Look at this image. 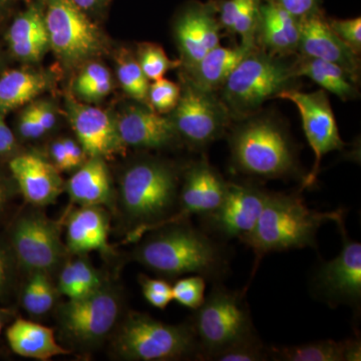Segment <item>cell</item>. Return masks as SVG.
Masks as SVG:
<instances>
[{
  "label": "cell",
  "instance_id": "cell-37",
  "mask_svg": "<svg viewBox=\"0 0 361 361\" xmlns=\"http://www.w3.org/2000/svg\"><path fill=\"white\" fill-rule=\"evenodd\" d=\"M20 273L6 235L0 234V302H6L13 296Z\"/></svg>",
  "mask_w": 361,
  "mask_h": 361
},
{
  "label": "cell",
  "instance_id": "cell-48",
  "mask_svg": "<svg viewBox=\"0 0 361 361\" xmlns=\"http://www.w3.org/2000/svg\"><path fill=\"white\" fill-rule=\"evenodd\" d=\"M82 11H96L108 4L109 0H71Z\"/></svg>",
  "mask_w": 361,
  "mask_h": 361
},
{
  "label": "cell",
  "instance_id": "cell-47",
  "mask_svg": "<svg viewBox=\"0 0 361 361\" xmlns=\"http://www.w3.org/2000/svg\"><path fill=\"white\" fill-rule=\"evenodd\" d=\"M13 197V192L11 186L0 177V221L4 219L7 211H8Z\"/></svg>",
  "mask_w": 361,
  "mask_h": 361
},
{
  "label": "cell",
  "instance_id": "cell-23",
  "mask_svg": "<svg viewBox=\"0 0 361 361\" xmlns=\"http://www.w3.org/2000/svg\"><path fill=\"white\" fill-rule=\"evenodd\" d=\"M6 336L11 350L23 357L45 361L71 353L58 343L54 329L23 318L7 327Z\"/></svg>",
  "mask_w": 361,
  "mask_h": 361
},
{
  "label": "cell",
  "instance_id": "cell-29",
  "mask_svg": "<svg viewBox=\"0 0 361 361\" xmlns=\"http://www.w3.org/2000/svg\"><path fill=\"white\" fill-rule=\"evenodd\" d=\"M59 271L56 288L68 299L89 295L106 282L85 255H75V258L66 260Z\"/></svg>",
  "mask_w": 361,
  "mask_h": 361
},
{
  "label": "cell",
  "instance_id": "cell-10",
  "mask_svg": "<svg viewBox=\"0 0 361 361\" xmlns=\"http://www.w3.org/2000/svg\"><path fill=\"white\" fill-rule=\"evenodd\" d=\"M49 45L59 58L75 63L99 54L103 37L99 27L71 0H44Z\"/></svg>",
  "mask_w": 361,
  "mask_h": 361
},
{
  "label": "cell",
  "instance_id": "cell-32",
  "mask_svg": "<svg viewBox=\"0 0 361 361\" xmlns=\"http://www.w3.org/2000/svg\"><path fill=\"white\" fill-rule=\"evenodd\" d=\"M25 275L20 290L21 306L28 314L35 317L47 315L56 307L59 294L51 275L44 272H32Z\"/></svg>",
  "mask_w": 361,
  "mask_h": 361
},
{
  "label": "cell",
  "instance_id": "cell-49",
  "mask_svg": "<svg viewBox=\"0 0 361 361\" xmlns=\"http://www.w3.org/2000/svg\"><path fill=\"white\" fill-rule=\"evenodd\" d=\"M9 316H11V313H9L8 310L0 307V336H1L2 330H4V326H6Z\"/></svg>",
  "mask_w": 361,
  "mask_h": 361
},
{
  "label": "cell",
  "instance_id": "cell-40",
  "mask_svg": "<svg viewBox=\"0 0 361 361\" xmlns=\"http://www.w3.org/2000/svg\"><path fill=\"white\" fill-rule=\"evenodd\" d=\"M139 282L142 295L154 307L163 310L173 301L172 286L166 280L154 279L141 274Z\"/></svg>",
  "mask_w": 361,
  "mask_h": 361
},
{
  "label": "cell",
  "instance_id": "cell-38",
  "mask_svg": "<svg viewBox=\"0 0 361 361\" xmlns=\"http://www.w3.org/2000/svg\"><path fill=\"white\" fill-rule=\"evenodd\" d=\"M180 96L179 85L166 78H159L154 80L153 84L149 85L148 104L156 113L165 115L174 110L179 102Z\"/></svg>",
  "mask_w": 361,
  "mask_h": 361
},
{
  "label": "cell",
  "instance_id": "cell-16",
  "mask_svg": "<svg viewBox=\"0 0 361 361\" xmlns=\"http://www.w3.org/2000/svg\"><path fill=\"white\" fill-rule=\"evenodd\" d=\"M227 185V180L206 157L195 161L185 172L177 212L166 224L183 222L193 215L202 217L213 212L224 198Z\"/></svg>",
  "mask_w": 361,
  "mask_h": 361
},
{
  "label": "cell",
  "instance_id": "cell-2",
  "mask_svg": "<svg viewBox=\"0 0 361 361\" xmlns=\"http://www.w3.org/2000/svg\"><path fill=\"white\" fill-rule=\"evenodd\" d=\"M179 178L172 166L159 160L135 161L123 172L118 206L129 227L130 241L166 224L178 210Z\"/></svg>",
  "mask_w": 361,
  "mask_h": 361
},
{
  "label": "cell",
  "instance_id": "cell-19",
  "mask_svg": "<svg viewBox=\"0 0 361 361\" xmlns=\"http://www.w3.org/2000/svg\"><path fill=\"white\" fill-rule=\"evenodd\" d=\"M70 121L78 142L87 156L110 159L123 149L116 123L111 116L94 106L73 103Z\"/></svg>",
  "mask_w": 361,
  "mask_h": 361
},
{
  "label": "cell",
  "instance_id": "cell-12",
  "mask_svg": "<svg viewBox=\"0 0 361 361\" xmlns=\"http://www.w3.org/2000/svg\"><path fill=\"white\" fill-rule=\"evenodd\" d=\"M342 237L341 253L322 263L312 280L318 298L331 307L348 304L360 307L361 301V244L348 237L343 216L336 221Z\"/></svg>",
  "mask_w": 361,
  "mask_h": 361
},
{
  "label": "cell",
  "instance_id": "cell-24",
  "mask_svg": "<svg viewBox=\"0 0 361 361\" xmlns=\"http://www.w3.org/2000/svg\"><path fill=\"white\" fill-rule=\"evenodd\" d=\"M71 202L80 206H113V189L103 158L90 157L66 185Z\"/></svg>",
  "mask_w": 361,
  "mask_h": 361
},
{
  "label": "cell",
  "instance_id": "cell-46",
  "mask_svg": "<svg viewBox=\"0 0 361 361\" xmlns=\"http://www.w3.org/2000/svg\"><path fill=\"white\" fill-rule=\"evenodd\" d=\"M32 106L40 127L44 134H47L56 125V116H54V111L51 110L49 104L45 103L33 104Z\"/></svg>",
  "mask_w": 361,
  "mask_h": 361
},
{
  "label": "cell",
  "instance_id": "cell-15",
  "mask_svg": "<svg viewBox=\"0 0 361 361\" xmlns=\"http://www.w3.org/2000/svg\"><path fill=\"white\" fill-rule=\"evenodd\" d=\"M221 27L215 2H188L177 16L174 26L180 63L193 68L209 51L220 44Z\"/></svg>",
  "mask_w": 361,
  "mask_h": 361
},
{
  "label": "cell",
  "instance_id": "cell-25",
  "mask_svg": "<svg viewBox=\"0 0 361 361\" xmlns=\"http://www.w3.org/2000/svg\"><path fill=\"white\" fill-rule=\"evenodd\" d=\"M254 49L241 44L233 47L219 44L187 71L188 82L206 92L218 94L230 73Z\"/></svg>",
  "mask_w": 361,
  "mask_h": 361
},
{
  "label": "cell",
  "instance_id": "cell-17",
  "mask_svg": "<svg viewBox=\"0 0 361 361\" xmlns=\"http://www.w3.org/2000/svg\"><path fill=\"white\" fill-rule=\"evenodd\" d=\"M298 56L336 63L360 82V56L337 37L323 11L299 20Z\"/></svg>",
  "mask_w": 361,
  "mask_h": 361
},
{
  "label": "cell",
  "instance_id": "cell-6",
  "mask_svg": "<svg viewBox=\"0 0 361 361\" xmlns=\"http://www.w3.org/2000/svg\"><path fill=\"white\" fill-rule=\"evenodd\" d=\"M116 357L130 361H167L196 357L199 346L190 324H167L141 312L121 318L111 336Z\"/></svg>",
  "mask_w": 361,
  "mask_h": 361
},
{
  "label": "cell",
  "instance_id": "cell-34",
  "mask_svg": "<svg viewBox=\"0 0 361 361\" xmlns=\"http://www.w3.org/2000/svg\"><path fill=\"white\" fill-rule=\"evenodd\" d=\"M118 78L123 90L140 103H148L149 80L142 73L139 61L122 56L118 63Z\"/></svg>",
  "mask_w": 361,
  "mask_h": 361
},
{
  "label": "cell",
  "instance_id": "cell-4",
  "mask_svg": "<svg viewBox=\"0 0 361 361\" xmlns=\"http://www.w3.org/2000/svg\"><path fill=\"white\" fill-rule=\"evenodd\" d=\"M288 59L256 47L240 61L218 92L232 120L255 115L265 102L296 89L295 61Z\"/></svg>",
  "mask_w": 361,
  "mask_h": 361
},
{
  "label": "cell",
  "instance_id": "cell-11",
  "mask_svg": "<svg viewBox=\"0 0 361 361\" xmlns=\"http://www.w3.org/2000/svg\"><path fill=\"white\" fill-rule=\"evenodd\" d=\"M172 113L178 135L197 149L222 137L232 120L217 92L199 89L188 80Z\"/></svg>",
  "mask_w": 361,
  "mask_h": 361
},
{
  "label": "cell",
  "instance_id": "cell-18",
  "mask_svg": "<svg viewBox=\"0 0 361 361\" xmlns=\"http://www.w3.org/2000/svg\"><path fill=\"white\" fill-rule=\"evenodd\" d=\"M8 167L18 191L30 206L51 205L63 192V183L58 169L42 157L35 154L13 156Z\"/></svg>",
  "mask_w": 361,
  "mask_h": 361
},
{
  "label": "cell",
  "instance_id": "cell-44",
  "mask_svg": "<svg viewBox=\"0 0 361 361\" xmlns=\"http://www.w3.org/2000/svg\"><path fill=\"white\" fill-rule=\"evenodd\" d=\"M16 149V137L4 122L0 113V158H6L13 155Z\"/></svg>",
  "mask_w": 361,
  "mask_h": 361
},
{
  "label": "cell",
  "instance_id": "cell-28",
  "mask_svg": "<svg viewBox=\"0 0 361 361\" xmlns=\"http://www.w3.org/2000/svg\"><path fill=\"white\" fill-rule=\"evenodd\" d=\"M221 27L231 35H239L241 44L256 47L257 28L262 0H214Z\"/></svg>",
  "mask_w": 361,
  "mask_h": 361
},
{
  "label": "cell",
  "instance_id": "cell-50",
  "mask_svg": "<svg viewBox=\"0 0 361 361\" xmlns=\"http://www.w3.org/2000/svg\"><path fill=\"white\" fill-rule=\"evenodd\" d=\"M2 1H4V0H0V4H2Z\"/></svg>",
  "mask_w": 361,
  "mask_h": 361
},
{
  "label": "cell",
  "instance_id": "cell-21",
  "mask_svg": "<svg viewBox=\"0 0 361 361\" xmlns=\"http://www.w3.org/2000/svg\"><path fill=\"white\" fill-rule=\"evenodd\" d=\"M66 249L75 255L92 251L106 256L113 254L109 243L110 216L101 206H80L66 219Z\"/></svg>",
  "mask_w": 361,
  "mask_h": 361
},
{
  "label": "cell",
  "instance_id": "cell-7",
  "mask_svg": "<svg viewBox=\"0 0 361 361\" xmlns=\"http://www.w3.org/2000/svg\"><path fill=\"white\" fill-rule=\"evenodd\" d=\"M59 331L73 349L92 351L113 334L123 317L120 290L106 282L97 291L56 308Z\"/></svg>",
  "mask_w": 361,
  "mask_h": 361
},
{
  "label": "cell",
  "instance_id": "cell-39",
  "mask_svg": "<svg viewBox=\"0 0 361 361\" xmlns=\"http://www.w3.org/2000/svg\"><path fill=\"white\" fill-rule=\"evenodd\" d=\"M205 279L200 275L183 278L172 286L173 300L196 310L205 300Z\"/></svg>",
  "mask_w": 361,
  "mask_h": 361
},
{
  "label": "cell",
  "instance_id": "cell-3",
  "mask_svg": "<svg viewBox=\"0 0 361 361\" xmlns=\"http://www.w3.org/2000/svg\"><path fill=\"white\" fill-rule=\"evenodd\" d=\"M341 216L342 210H312L297 195L269 192L257 224L241 242L258 258L272 252L314 247L319 228Z\"/></svg>",
  "mask_w": 361,
  "mask_h": 361
},
{
  "label": "cell",
  "instance_id": "cell-30",
  "mask_svg": "<svg viewBox=\"0 0 361 361\" xmlns=\"http://www.w3.org/2000/svg\"><path fill=\"white\" fill-rule=\"evenodd\" d=\"M44 75L30 71H6L0 78V113L13 111L30 103L47 89Z\"/></svg>",
  "mask_w": 361,
  "mask_h": 361
},
{
  "label": "cell",
  "instance_id": "cell-20",
  "mask_svg": "<svg viewBox=\"0 0 361 361\" xmlns=\"http://www.w3.org/2000/svg\"><path fill=\"white\" fill-rule=\"evenodd\" d=\"M116 129L123 146L140 149L166 148L179 137L170 116L140 106L125 111Z\"/></svg>",
  "mask_w": 361,
  "mask_h": 361
},
{
  "label": "cell",
  "instance_id": "cell-13",
  "mask_svg": "<svg viewBox=\"0 0 361 361\" xmlns=\"http://www.w3.org/2000/svg\"><path fill=\"white\" fill-rule=\"evenodd\" d=\"M278 99L290 101L300 113L304 134L315 157L312 171L304 179L303 187H310L317 178L323 156L341 151L345 142L339 135L336 116L324 90L313 92H299L297 89L284 90Z\"/></svg>",
  "mask_w": 361,
  "mask_h": 361
},
{
  "label": "cell",
  "instance_id": "cell-31",
  "mask_svg": "<svg viewBox=\"0 0 361 361\" xmlns=\"http://www.w3.org/2000/svg\"><path fill=\"white\" fill-rule=\"evenodd\" d=\"M353 338L346 341H320L269 348L270 360L277 361H348Z\"/></svg>",
  "mask_w": 361,
  "mask_h": 361
},
{
  "label": "cell",
  "instance_id": "cell-33",
  "mask_svg": "<svg viewBox=\"0 0 361 361\" xmlns=\"http://www.w3.org/2000/svg\"><path fill=\"white\" fill-rule=\"evenodd\" d=\"M75 89L78 96L87 101H99L111 92L110 71L101 63H90L78 75Z\"/></svg>",
  "mask_w": 361,
  "mask_h": 361
},
{
  "label": "cell",
  "instance_id": "cell-26",
  "mask_svg": "<svg viewBox=\"0 0 361 361\" xmlns=\"http://www.w3.org/2000/svg\"><path fill=\"white\" fill-rule=\"evenodd\" d=\"M7 37L16 58L39 61L49 45L42 9L35 4L18 16L9 28Z\"/></svg>",
  "mask_w": 361,
  "mask_h": 361
},
{
  "label": "cell",
  "instance_id": "cell-5",
  "mask_svg": "<svg viewBox=\"0 0 361 361\" xmlns=\"http://www.w3.org/2000/svg\"><path fill=\"white\" fill-rule=\"evenodd\" d=\"M230 137L235 167L243 174L278 179L293 175L297 156L284 128L268 116L240 120Z\"/></svg>",
  "mask_w": 361,
  "mask_h": 361
},
{
  "label": "cell",
  "instance_id": "cell-36",
  "mask_svg": "<svg viewBox=\"0 0 361 361\" xmlns=\"http://www.w3.org/2000/svg\"><path fill=\"white\" fill-rule=\"evenodd\" d=\"M139 63L148 80H157L164 78L167 71L180 65L172 61L158 44H142L139 49Z\"/></svg>",
  "mask_w": 361,
  "mask_h": 361
},
{
  "label": "cell",
  "instance_id": "cell-43",
  "mask_svg": "<svg viewBox=\"0 0 361 361\" xmlns=\"http://www.w3.org/2000/svg\"><path fill=\"white\" fill-rule=\"evenodd\" d=\"M18 130H20L21 137L26 140L39 139L42 135H45L42 127H40L37 116H35L32 104L28 106L21 115L20 123H18Z\"/></svg>",
  "mask_w": 361,
  "mask_h": 361
},
{
  "label": "cell",
  "instance_id": "cell-9",
  "mask_svg": "<svg viewBox=\"0 0 361 361\" xmlns=\"http://www.w3.org/2000/svg\"><path fill=\"white\" fill-rule=\"evenodd\" d=\"M20 272L52 275L66 260L68 249L61 238L58 223L42 211L28 208L11 221L6 233Z\"/></svg>",
  "mask_w": 361,
  "mask_h": 361
},
{
  "label": "cell",
  "instance_id": "cell-27",
  "mask_svg": "<svg viewBox=\"0 0 361 361\" xmlns=\"http://www.w3.org/2000/svg\"><path fill=\"white\" fill-rule=\"evenodd\" d=\"M298 77H306L322 87L325 92L336 94L342 101H350L358 97L355 78L341 66L323 59L298 56L295 61Z\"/></svg>",
  "mask_w": 361,
  "mask_h": 361
},
{
  "label": "cell",
  "instance_id": "cell-42",
  "mask_svg": "<svg viewBox=\"0 0 361 361\" xmlns=\"http://www.w3.org/2000/svg\"><path fill=\"white\" fill-rule=\"evenodd\" d=\"M266 1L276 4L298 20L322 11L323 0H266Z\"/></svg>",
  "mask_w": 361,
  "mask_h": 361
},
{
  "label": "cell",
  "instance_id": "cell-45",
  "mask_svg": "<svg viewBox=\"0 0 361 361\" xmlns=\"http://www.w3.org/2000/svg\"><path fill=\"white\" fill-rule=\"evenodd\" d=\"M51 157L52 165L58 169L59 171L73 170L63 140H59V141L54 142L51 145Z\"/></svg>",
  "mask_w": 361,
  "mask_h": 361
},
{
  "label": "cell",
  "instance_id": "cell-35",
  "mask_svg": "<svg viewBox=\"0 0 361 361\" xmlns=\"http://www.w3.org/2000/svg\"><path fill=\"white\" fill-rule=\"evenodd\" d=\"M270 360L269 348L263 345L257 336L248 337L209 356L213 361H264Z\"/></svg>",
  "mask_w": 361,
  "mask_h": 361
},
{
  "label": "cell",
  "instance_id": "cell-8",
  "mask_svg": "<svg viewBox=\"0 0 361 361\" xmlns=\"http://www.w3.org/2000/svg\"><path fill=\"white\" fill-rule=\"evenodd\" d=\"M199 346L198 360L255 336L243 294L217 285L197 308L190 323Z\"/></svg>",
  "mask_w": 361,
  "mask_h": 361
},
{
  "label": "cell",
  "instance_id": "cell-14",
  "mask_svg": "<svg viewBox=\"0 0 361 361\" xmlns=\"http://www.w3.org/2000/svg\"><path fill=\"white\" fill-rule=\"evenodd\" d=\"M268 195L259 187L228 182L220 205L200 217L204 231L221 239L241 240L257 224Z\"/></svg>",
  "mask_w": 361,
  "mask_h": 361
},
{
  "label": "cell",
  "instance_id": "cell-1",
  "mask_svg": "<svg viewBox=\"0 0 361 361\" xmlns=\"http://www.w3.org/2000/svg\"><path fill=\"white\" fill-rule=\"evenodd\" d=\"M133 257L148 269L168 277L194 273L212 279L223 276L229 268L227 253L220 244L186 221L151 230L135 247Z\"/></svg>",
  "mask_w": 361,
  "mask_h": 361
},
{
  "label": "cell",
  "instance_id": "cell-41",
  "mask_svg": "<svg viewBox=\"0 0 361 361\" xmlns=\"http://www.w3.org/2000/svg\"><path fill=\"white\" fill-rule=\"evenodd\" d=\"M329 23L337 37L348 45L351 51L360 56L361 52L360 18H348V20L329 18Z\"/></svg>",
  "mask_w": 361,
  "mask_h": 361
},
{
  "label": "cell",
  "instance_id": "cell-22",
  "mask_svg": "<svg viewBox=\"0 0 361 361\" xmlns=\"http://www.w3.org/2000/svg\"><path fill=\"white\" fill-rule=\"evenodd\" d=\"M299 20L272 2H263L255 33V45L272 56L290 58L298 54Z\"/></svg>",
  "mask_w": 361,
  "mask_h": 361
}]
</instances>
